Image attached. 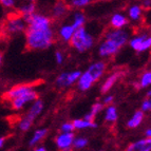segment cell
<instances>
[{
	"label": "cell",
	"mask_w": 151,
	"mask_h": 151,
	"mask_svg": "<svg viewBox=\"0 0 151 151\" xmlns=\"http://www.w3.org/2000/svg\"><path fill=\"white\" fill-rule=\"evenodd\" d=\"M35 10H36L35 3L29 2V3H27V4L22 5V6L19 9V12H20V14L22 15V17H27V16L32 15L33 13H35Z\"/></svg>",
	"instance_id": "obj_26"
},
{
	"label": "cell",
	"mask_w": 151,
	"mask_h": 151,
	"mask_svg": "<svg viewBox=\"0 0 151 151\" xmlns=\"http://www.w3.org/2000/svg\"><path fill=\"white\" fill-rule=\"evenodd\" d=\"M33 122L34 121H32V119H28L27 116H24L22 119H21L20 122H19V129H20L21 131H28V130H30L31 129V127H32V125H33Z\"/></svg>",
	"instance_id": "obj_29"
},
{
	"label": "cell",
	"mask_w": 151,
	"mask_h": 151,
	"mask_svg": "<svg viewBox=\"0 0 151 151\" xmlns=\"http://www.w3.org/2000/svg\"><path fill=\"white\" fill-rule=\"evenodd\" d=\"M2 59H3V55L0 53V67H1V63H2Z\"/></svg>",
	"instance_id": "obj_40"
},
{
	"label": "cell",
	"mask_w": 151,
	"mask_h": 151,
	"mask_svg": "<svg viewBox=\"0 0 151 151\" xmlns=\"http://www.w3.org/2000/svg\"><path fill=\"white\" fill-rule=\"evenodd\" d=\"M68 6L69 5L65 3V0L58 1L53 8V17L54 18H61L67 14L68 12Z\"/></svg>",
	"instance_id": "obj_16"
},
{
	"label": "cell",
	"mask_w": 151,
	"mask_h": 151,
	"mask_svg": "<svg viewBox=\"0 0 151 151\" xmlns=\"http://www.w3.org/2000/svg\"><path fill=\"white\" fill-rule=\"evenodd\" d=\"M69 42L79 53H83L93 47L94 38L91 34L87 32L86 29L81 27V28H78L74 31L73 36Z\"/></svg>",
	"instance_id": "obj_2"
},
{
	"label": "cell",
	"mask_w": 151,
	"mask_h": 151,
	"mask_svg": "<svg viewBox=\"0 0 151 151\" xmlns=\"http://www.w3.org/2000/svg\"><path fill=\"white\" fill-rule=\"evenodd\" d=\"M42 110H43L42 101H40V99H35V101H34V104L31 106L28 114H27L25 116H27L28 119L34 121V119H35L36 117H37V116L42 112Z\"/></svg>",
	"instance_id": "obj_13"
},
{
	"label": "cell",
	"mask_w": 151,
	"mask_h": 151,
	"mask_svg": "<svg viewBox=\"0 0 151 151\" xmlns=\"http://www.w3.org/2000/svg\"><path fill=\"white\" fill-rule=\"evenodd\" d=\"M74 134L73 132H61L59 135H57L55 139L56 146L58 147V149L61 150H69L72 148L74 141Z\"/></svg>",
	"instance_id": "obj_8"
},
{
	"label": "cell",
	"mask_w": 151,
	"mask_h": 151,
	"mask_svg": "<svg viewBox=\"0 0 151 151\" xmlns=\"http://www.w3.org/2000/svg\"><path fill=\"white\" fill-rule=\"evenodd\" d=\"M105 38H108L110 40L114 41L116 45H119V47H124L126 45L127 41L129 39V33L126 30L122 29H113V30L109 31L105 35Z\"/></svg>",
	"instance_id": "obj_6"
},
{
	"label": "cell",
	"mask_w": 151,
	"mask_h": 151,
	"mask_svg": "<svg viewBox=\"0 0 151 151\" xmlns=\"http://www.w3.org/2000/svg\"><path fill=\"white\" fill-rule=\"evenodd\" d=\"M27 29V22L24 18L21 16H11L4 24V30L9 34H16V33L23 32Z\"/></svg>",
	"instance_id": "obj_3"
},
{
	"label": "cell",
	"mask_w": 151,
	"mask_h": 151,
	"mask_svg": "<svg viewBox=\"0 0 151 151\" xmlns=\"http://www.w3.org/2000/svg\"><path fill=\"white\" fill-rule=\"evenodd\" d=\"M72 124H73L74 129H77V130H81V129H87V128H96L97 127V125L94 122H89L83 119H75V121H73Z\"/></svg>",
	"instance_id": "obj_21"
},
{
	"label": "cell",
	"mask_w": 151,
	"mask_h": 151,
	"mask_svg": "<svg viewBox=\"0 0 151 151\" xmlns=\"http://www.w3.org/2000/svg\"><path fill=\"white\" fill-rule=\"evenodd\" d=\"M150 96H151V91L149 90L148 92H147V97H148V98H150Z\"/></svg>",
	"instance_id": "obj_41"
},
{
	"label": "cell",
	"mask_w": 151,
	"mask_h": 151,
	"mask_svg": "<svg viewBox=\"0 0 151 151\" xmlns=\"http://www.w3.org/2000/svg\"><path fill=\"white\" fill-rule=\"evenodd\" d=\"M55 59H56V63H57L58 65H61V63H63L65 57H63V54L61 53L60 51H57V52L55 53Z\"/></svg>",
	"instance_id": "obj_34"
},
{
	"label": "cell",
	"mask_w": 151,
	"mask_h": 151,
	"mask_svg": "<svg viewBox=\"0 0 151 151\" xmlns=\"http://www.w3.org/2000/svg\"><path fill=\"white\" fill-rule=\"evenodd\" d=\"M48 134V130L47 129H38L34 132L33 136L31 137L30 142H29V145L31 147L37 146L38 143H40L43 139L45 137V135Z\"/></svg>",
	"instance_id": "obj_19"
},
{
	"label": "cell",
	"mask_w": 151,
	"mask_h": 151,
	"mask_svg": "<svg viewBox=\"0 0 151 151\" xmlns=\"http://www.w3.org/2000/svg\"><path fill=\"white\" fill-rule=\"evenodd\" d=\"M88 139L86 137H74V141H73V145L72 147H74L75 149H83L85 147H87L88 145Z\"/></svg>",
	"instance_id": "obj_30"
},
{
	"label": "cell",
	"mask_w": 151,
	"mask_h": 151,
	"mask_svg": "<svg viewBox=\"0 0 151 151\" xmlns=\"http://www.w3.org/2000/svg\"><path fill=\"white\" fill-rule=\"evenodd\" d=\"M150 83H151V72L150 71H146V72H144L143 75L139 78V85L135 83V88L137 89L147 88V87L150 86Z\"/></svg>",
	"instance_id": "obj_22"
},
{
	"label": "cell",
	"mask_w": 151,
	"mask_h": 151,
	"mask_svg": "<svg viewBox=\"0 0 151 151\" xmlns=\"http://www.w3.org/2000/svg\"><path fill=\"white\" fill-rule=\"evenodd\" d=\"M114 97L112 95H108L106 96V97L104 98V103L105 104H112V101H113Z\"/></svg>",
	"instance_id": "obj_35"
},
{
	"label": "cell",
	"mask_w": 151,
	"mask_h": 151,
	"mask_svg": "<svg viewBox=\"0 0 151 151\" xmlns=\"http://www.w3.org/2000/svg\"><path fill=\"white\" fill-rule=\"evenodd\" d=\"M145 136H146V137H150L151 136V129L150 128H148L146 131H145Z\"/></svg>",
	"instance_id": "obj_37"
},
{
	"label": "cell",
	"mask_w": 151,
	"mask_h": 151,
	"mask_svg": "<svg viewBox=\"0 0 151 151\" xmlns=\"http://www.w3.org/2000/svg\"><path fill=\"white\" fill-rule=\"evenodd\" d=\"M65 1L69 6H72V8L75 9H81L91 4L94 0H65Z\"/></svg>",
	"instance_id": "obj_24"
},
{
	"label": "cell",
	"mask_w": 151,
	"mask_h": 151,
	"mask_svg": "<svg viewBox=\"0 0 151 151\" xmlns=\"http://www.w3.org/2000/svg\"><path fill=\"white\" fill-rule=\"evenodd\" d=\"M144 2H145V3H144V4H145V5L147 4V6H148V8H149V6H150V0H145Z\"/></svg>",
	"instance_id": "obj_39"
},
{
	"label": "cell",
	"mask_w": 151,
	"mask_h": 151,
	"mask_svg": "<svg viewBox=\"0 0 151 151\" xmlns=\"http://www.w3.org/2000/svg\"><path fill=\"white\" fill-rule=\"evenodd\" d=\"M142 16V8L139 5H132L130 9H129V17L130 19L134 21L139 20V18Z\"/></svg>",
	"instance_id": "obj_28"
},
{
	"label": "cell",
	"mask_w": 151,
	"mask_h": 151,
	"mask_svg": "<svg viewBox=\"0 0 151 151\" xmlns=\"http://www.w3.org/2000/svg\"><path fill=\"white\" fill-rule=\"evenodd\" d=\"M0 3L4 6V8H13L15 4L14 0H0Z\"/></svg>",
	"instance_id": "obj_33"
},
{
	"label": "cell",
	"mask_w": 151,
	"mask_h": 151,
	"mask_svg": "<svg viewBox=\"0 0 151 151\" xmlns=\"http://www.w3.org/2000/svg\"><path fill=\"white\" fill-rule=\"evenodd\" d=\"M142 111L143 112H149V111L151 110V101H150V98L147 97V99H145V101L142 103Z\"/></svg>",
	"instance_id": "obj_31"
},
{
	"label": "cell",
	"mask_w": 151,
	"mask_h": 151,
	"mask_svg": "<svg viewBox=\"0 0 151 151\" xmlns=\"http://www.w3.org/2000/svg\"><path fill=\"white\" fill-rule=\"evenodd\" d=\"M106 68H107V65L104 61H97V63L91 65L87 71H88L89 73H90V75L92 76L93 81H96L104 75L105 71H106Z\"/></svg>",
	"instance_id": "obj_10"
},
{
	"label": "cell",
	"mask_w": 151,
	"mask_h": 151,
	"mask_svg": "<svg viewBox=\"0 0 151 151\" xmlns=\"http://www.w3.org/2000/svg\"><path fill=\"white\" fill-rule=\"evenodd\" d=\"M104 109V105L101 103H96L94 104L92 108H91V111L89 112L88 114L85 115L83 119H86V121H89V122H94V119H95V116L97 115L99 112H101Z\"/></svg>",
	"instance_id": "obj_20"
},
{
	"label": "cell",
	"mask_w": 151,
	"mask_h": 151,
	"mask_svg": "<svg viewBox=\"0 0 151 151\" xmlns=\"http://www.w3.org/2000/svg\"><path fill=\"white\" fill-rule=\"evenodd\" d=\"M130 47L137 53H142L149 50L151 47V37L148 34H142L132 38L129 42Z\"/></svg>",
	"instance_id": "obj_4"
},
{
	"label": "cell",
	"mask_w": 151,
	"mask_h": 151,
	"mask_svg": "<svg viewBox=\"0 0 151 151\" xmlns=\"http://www.w3.org/2000/svg\"><path fill=\"white\" fill-rule=\"evenodd\" d=\"M33 90V87L31 85H18V86L13 87L11 90L6 91L4 94H3V98L6 99V101H12L14 98L18 97V96L22 95V94L27 93L29 91Z\"/></svg>",
	"instance_id": "obj_9"
},
{
	"label": "cell",
	"mask_w": 151,
	"mask_h": 151,
	"mask_svg": "<svg viewBox=\"0 0 151 151\" xmlns=\"http://www.w3.org/2000/svg\"><path fill=\"white\" fill-rule=\"evenodd\" d=\"M25 1H28V2H35L37 0H25Z\"/></svg>",
	"instance_id": "obj_42"
},
{
	"label": "cell",
	"mask_w": 151,
	"mask_h": 151,
	"mask_svg": "<svg viewBox=\"0 0 151 151\" xmlns=\"http://www.w3.org/2000/svg\"><path fill=\"white\" fill-rule=\"evenodd\" d=\"M81 72L79 71H72V72H67L65 73V88L72 86L73 83L77 81V79L81 76Z\"/></svg>",
	"instance_id": "obj_23"
},
{
	"label": "cell",
	"mask_w": 151,
	"mask_h": 151,
	"mask_svg": "<svg viewBox=\"0 0 151 151\" xmlns=\"http://www.w3.org/2000/svg\"><path fill=\"white\" fill-rule=\"evenodd\" d=\"M119 50H121V47L119 45H116L114 41L110 40L108 38H105V40L101 43L98 48V53L101 57H111L115 55Z\"/></svg>",
	"instance_id": "obj_7"
},
{
	"label": "cell",
	"mask_w": 151,
	"mask_h": 151,
	"mask_svg": "<svg viewBox=\"0 0 151 151\" xmlns=\"http://www.w3.org/2000/svg\"><path fill=\"white\" fill-rule=\"evenodd\" d=\"M94 83L95 81H93V78L90 75V73L88 71H86V72L81 73L79 78L77 79V87L81 91H87L92 87V85Z\"/></svg>",
	"instance_id": "obj_11"
},
{
	"label": "cell",
	"mask_w": 151,
	"mask_h": 151,
	"mask_svg": "<svg viewBox=\"0 0 151 151\" xmlns=\"http://www.w3.org/2000/svg\"><path fill=\"white\" fill-rule=\"evenodd\" d=\"M151 149V139L150 137L139 139L135 143L131 144L127 148L128 151H149Z\"/></svg>",
	"instance_id": "obj_12"
},
{
	"label": "cell",
	"mask_w": 151,
	"mask_h": 151,
	"mask_svg": "<svg viewBox=\"0 0 151 151\" xmlns=\"http://www.w3.org/2000/svg\"><path fill=\"white\" fill-rule=\"evenodd\" d=\"M27 48L31 51H42L50 48L54 40L51 27H28L25 29Z\"/></svg>",
	"instance_id": "obj_1"
},
{
	"label": "cell",
	"mask_w": 151,
	"mask_h": 151,
	"mask_svg": "<svg viewBox=\"0 0 151 151\" xmlns=\"http://www.w3.org/2000/svg\"><path fill=\"white\" fill-rule=\"evenodd\" d=\"M45 150H47L45 147H37L36 148V151H45Z\"/></svg>",
	"instance_id": "obj_38"
},
{
	"label": "cell",
	"mask_w": 151,
	"mask_h": 151,
	"mask_svg": "<svg viewBox=\"0 0 151 151\" xmlns=\"http://www.w3.org/2000/svg\"><path fill=\"white\" fill-rule=\"evenodd\" d=\"M144 117H145V114H144L143 111H136L135 113L132 115L130 119L128 121L127 123V127L130 129H134V128H137V127L143 123L144 121Z\"/></svg>",
	"instance_id": "obj_15"
},
{
	"label": "cell",
	"mask_w": 151,
	"mask_h": 151,
	"mask_svg": "<svg viewBox=\"0 0 151 151\" xmlns=\"http://www.w3.org/2000/svg\"><path fill=\"white\" fill-rule=\"evenodd\" d=\"M60 130H61V132H73V130H74L73 124L72 123L63 124L60 127Z\"/></svg>",
	"instance_id": "obj_32"
},
{
	"label": "cell",
	"mask_w": 151,
	"mask_h": 151,
	"mask_svg": "<svg viewBox=\"0 0 151 151\" xmlns=\"http://www.w3.org/2000/svg\"><path fill=\"white\" fill-rule=\"evenodd\" d=\"M119 115H117V110L114 106H109L106 110V114H105V119L108 123H115Z\"/></svg>",
	"instance_id": "obj_25"
},
{
	"label": "cell",
	"mask_w": 151,
	"mask_h": 151,
	"mask_svg": "<svg viewBox=\"0 0 151 151\" xmlns=\"http://www.w3.org/2000/svg\"><path fill=\"white\" fill-rule=\"evenodd\" d=\"M85 22H86V17H85L83 13H76L73 17V22L71 23V25L76 30V29L83 27Z\"/></svg>",
	"instance_id": "obj_27"
},
{
	"label": "cell",
	"mask_w": 151,
	"mask_h": 151,
	"mask_svg": "<svg viewBox=\"0 0 151 151\" xmlns=\"http://www.w3.org/2000/svg\"><path fill=\"white\" fill-rule=\"evenodd\" d=\"M121 76V73L119 72H115V73L111 74L108 78H107L105 83H103V86H101V93H107L108 91H110L112 89V87L115 85V83L117 81V79L119 78Z\"/></svg>",
	"instance_id": "obj_14"
},
{
	"label": "cell",
	"mask_w": 151,
	"mask_h": 151,
	"mask_svg": "<svg viewBox=\"0 0 151 151\" xmlns=\"http://www.w3.org/2000/svg\"><path fill=\"white\" fill-rule=\"evenodd\" d=\"M110 23H111V25H112V28L122 29V28H124L125 25H127L128 19H127V17H125L123 14H114V15L111 17Z\"/></svg>",
	"instance_id": "obj_17"
},
{
	"label": "cell",
	"mask_w": 151,
	"mask_h": 151,
	"mask_svg": "<svg viewBox=\"0 0 151 151\" xmlns=\"http://www.w3.org/2000/svg\"><path fill=\"white\" fill-rule=\"evenodd\" d=\"M37 97H38L37 92L33 89V90L29 91V92H27V93H24V94H22V95L18 96V97L12 99L11 103H12L13 109H15V110H20V109H22L27 104L37 99Z\"/></svg>",
	"instance_id": "obj_5"
},
{
	"label": "cell",
	"mask_w": 151,
	"mask_h": 151,
	"mask_svg": "<svg viewBox=\"0 0 151 151\" xmlns=\"http://www.w3.org/2000/svg\"><path fill=\"white\" fill-rule=\"evenodd\" d=\"M4 143H5V137H0V149L4 146Z\"/></svg>",
	"instance_id": "obj_36"
},
{
	"label": "cell",
	"mask_w": 151,
	"mask_h": 151,
	"mask_svg": "<svg viewBox=\"0 0 151 151\" xmlns=\"http://www.w3.org/2000/svg\"><path fill=\"white\" fill-rule=\"evenodd\" d=\"M74 31H75V29L71 24H65L59 29V36H60V38L63 41L69 42L70 39L72 38V36H73Z\"/></svg>",
	"instance_id": "obj_18"
}]
</instances>
